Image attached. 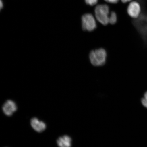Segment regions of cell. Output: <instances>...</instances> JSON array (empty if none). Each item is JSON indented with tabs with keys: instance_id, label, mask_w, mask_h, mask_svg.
Segmentation results:
<instances>
[{
	"instance_id": "1",
	"label": "cell",
	"mask_w": 147,
	"mask_h": 147,
	"mask_svg": "<svg viewBox=\"0 0 147 147\" xmlns=\"http://www.w3.org/2000/svg\"><path fill=\"white\" fill-rule=\"evenodd\" d=\"M142 3V11L138 17L133 20V23L145 45L147 46V11L144 3Z\"/></svg>"
},
{
	"instance_id": "8",
	"label": "cell",
	"mask_w": 147,
	"mask_h": 147,
	"mask_svg": "<svg viewBox=\"0 0 147 147\" xmlns=\"http://www.w3.org/2000/svg\"><path fill=\"white\" fill-rule=\"evenodd\" d=\"M57 142L59 147H71L72 140L69 136L64 135L59 138Z\"/></svg>"
},
{
	"instance_id": "13",
	"label": "cell",
	"mask_w": 147,
	"mask_h": 147,
	"mask_svg": "<svg viewBox=\"0 0 147 147\" xmlns=\"http://www.w3.org/2000/svg\"><path fill=\"white\" fill-rule=\"evenodd\" d=\"M123 3H125L128 2L130 1H132V0H121Z\"/></svg>"
},
{
	"instance_id": "6",
	"label": "cell",
	"mask_w": 147,
	"mask_h": 147,
	"mask_svg": "<svg viewBox=\"0 0 147 147\" xmlns=\"http://www.w3.org/2000/svg\"><path fill=\"white\" fill-rule=\"evenodd\" d=\"M17 109V107L14 101L8 100L3 105V113L8 116H11Z\"/></svg>"
},
{
	"instance_id": "14",
	"label": "cell",
	"mask_w": 147,
	"mask_h": 147,
	"mask_svg": "<svg viewBox=\"0 0 147 147\" xmlns=\"http://www.w3.org/2000/svg\"><path fill=\"white\" fill-rule=\"evenodd\" d=\"M0 4H1V9L3 7V3L1 0V3H0Z\"/></svg>"
},
{
	"instance_id": "7",
	"label": "cell",
	"mask_w": 147,
	"mask_h": 147,
	"mask_svg": "<svg viewBox=\"0 0 147 147\" xmlns=\"http://www.w3.org/2000/svg\"><path fill=\"white\" fill-rule=\"evenodd\" d=\"M30 124L33 128L38 133L43 131L46 128V125L45 123L43 121H40L36 117H34L31 119Z\"/></svg>"
},
{
	"instance_id": "11",
	"label": "cell",
	"mask_w": 147,
	"mask_h": 147,
	"mask_svg": "<svg viewBox=\"0 0 147 147\" xmlns=\"http://www.w3.org/2000/svg\"><path fill=\"white\" fill-rule=\"evenodd\" d=\"M85 1L87 5L93 6L96 4L98 0H85Z\"/></svg>"
},
{
	"instance_id": "2",
	"label": "cell",
	"mask_w": 147,
	"mask_h": 147,
	"mask_svg": "<svg viewBox=\"0 0 147 147\" xmlns=\"http://www.w3.org/2000/svg\"><path fill=\"white\" fill-rule=\"evenodd\" d=\"M107 55L106 51L102 48L92 50L89 55L90 62L95 67H101L106 63Z\"/></svg>"
},
{
	"instance_id": "10",
	"label": "cell",
	"mask_w": 147,
	"mask_h": 147,
	"mask_svg": "<svg viewBox=\"0 0 147 147\" xmlns=\"http://www.w3.org/2000/svg\"><path fill=\"white\" fill-rule=\"evenodd\" d=\"M141 102L143 106L147 108V92L144 94V97L141 100Z\"/></svg>"
},
{
	"instance_id": "4",
	"label": "cell",
	"mask_w": 147,
	"mask_h": 147,
	"mask_svg": "<svg viewBox=\"0 0 147 147\" xmlns=\"http://www.w3.org/2000/svg\"><path fill=\"white\" fill-rule=\"evenodd\" d=\"M82 30L88 32H92L97 28V24L94 16L91 14H84L82 18Z\"/></svg>"
},
{
	"instance_id": "3",
	"label": "cell",
	"mask_w": 147,
	"mask_h": 147,
	"mask_svg": "<svg viewBox=\"0 0 147 147\" xmlns=\"http://www.w3.org/2000/svg\"><path fill=\"white\" fill-rule=\"evenodd\" d=\"M109 7L106 5H97L95 10V15L99 22L104 25L109 23Z\"/></svg>"
},
{
	"instance_id": "9",
	"label": "cell",
	"mask_w": 147,
	"mask_h": 147,
	"mask_svg": "<svg viewBox=\"0 0 147 147\" xmlns=\"http://www.w3.org/2000/svg\"><path fill=\"white\" fill-rule=\"evenodd\" d=\"M117 16L116 14L114 12H112L109 16V23L111 25H114L117 23Z\"/></svg>"
},
{
	"instance_id": "5",
	"label": "cell",
	"mask_w": 147,
	"mask_h": 147,
	"mask_svg": "<svg viewBox=\"0 0 147 147\" xmlns=\"http://www.w3.org/2000/svg\"><path fill=\"white\" fill-rule=\"evenodd\" d=\"M127 12L130 17L136 19L138 17L141 13V8L139 3L136 1H133L129 5Z\"/></svg>"
},
{
	"instance_id": "12",
	"label": "cell",
	"mask_w": 147,
	"mask_h": 147,
	"mask_svg": "<svg viewBox=\"0 0 147 147\" xmlns=\"http://www.w3.org/2000/svg\"><path fill=\"white\" fill-rule=\"evenodd\" d=\"M107 2L111 3H118L119 0H105Z\"/></svg>"
}]
</instances>
